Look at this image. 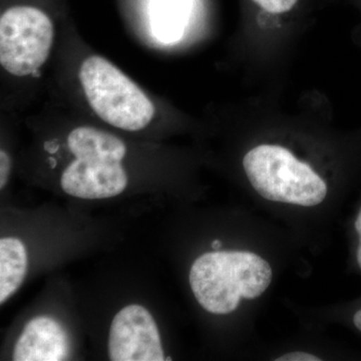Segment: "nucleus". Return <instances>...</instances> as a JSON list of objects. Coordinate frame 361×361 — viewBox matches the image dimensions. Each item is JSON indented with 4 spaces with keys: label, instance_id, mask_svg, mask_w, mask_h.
<instances>
[{
    "label": "nucleus",
    "instance_id": "obj_8",
    "mask_svg": "<svg viewBox=\"0 0 361 361\" xmlns=\"http://www.w3.org/2000/svg\"><path fill=\"white\" fill-rule=\"evenodd\" d=\"M193 0H149V25L163 44H176L182 39L191 14Z\"/></svg>",
    "mask_w": 361,
    "mask_h": 361
},
{
    "label": "nucleus",
    "instance_id": "obj_11",
    "mask_svg": "<svg viewBox=\"0 0 361 361\" xmlns=\"http://www.w3.org/2000/svg\"><path fill=\"white\" fill-rule=\"evenodd\" d=\"M11 171V159L6 151H0V188L6 186Z\"/></svg>",
    "mask_w": 361,
    "mask_h": 361
},
{
    "label": "nucleus",
    "instance_id": "obj_12",
    "mask_svg": "<svg viewBox=\"0 0 361 361\" xmlns=\"http://www.w3.org/2000/svg\"><path fill=\"white\" fill-rule=\"evenodd\" d=\"M276 361H320L317 356L310 355V353L295 351V353H289L287 355L280 356L275 360Z\"/></svg>",
    "mask_w": 361,
    "mask_h": 361
},
{
    "label": "nucleus",
    "instance_id": "obj_1",
    "mask_svg": "<svg viewBox=\"0 0 361 361\" xmlns=\"http://www.w3.org/2000/svg\"><path fill=\"white\" fill-rule=\"evenodd\" d=\"M189 281L204 310L226 315L238 308L241 298L262 295L272 281V269L252 252L217 250L196 259Z\"/></svg>",
    "mask_w": 361,
    "mask_h": 361
},
{
    "label": "nucleus",
    "instance_id": "obj_5",
    "mask_svg": "<svg viewBox=\"0 0 361 361\" xmlns=\"http://www.w3.org/2000/svg\"><path fill=\"white\" fill-rule=\"evenodd\" d=\"M54 42L49 16L32 6H14L0 18V63L16 77L35 73L44 65Z\"/></svg>",
    "mask_w": 361,
    "mask_h": 361
},
{
    "label": "nucleus",
    "instance_id": "obj_2",
    "mask_svg": "<svg viewBox=\"0 0 361 361\" xmlns=\"http://www.w3.org/2000/svg\"><path fill=\"white\" fill-rule=\"evenodd\" d=\"M68 147L75 160L63 171L61 185L70 196L99 200L118 196L128 186L122 161L127 147L115 135L92 127L71 130Z\"/></svg>",
    "mask_w": 361,
    "mask_h": 361
},
{
    "label": "nucleus",
    "instance_id": "obj_9",
    "mask_svg": "<svg viewBox=\"0 0 361 361\" xmlns=\"http://www.w3.org/2000/svg\"><path fill=\"white\" fill-rule=\"evenodd\" d=\"M27 269V251L23 242L13 237L0 240V304L20 289Z\"/></svg>",
    "mask_w": 361,
    "mask_h": 361
},
{
    "label": "nucleus",
    "instance_id": "obj_3",
    "mask_svg": "<svg viewBox=\"0 0 361 361\" xmlns=\"http://www.w3.org/2000/svg\"><path fill=\"white\" fill-rule=\"evenodd\" d=\"M243 166L252 187L266 200L312 207L326 197L324 180L283 147H256L244 157Z\"/></svg>",
    "mask_w": 361,
    "mask_h": 361
},
{
    "label": "nucleus",
    "instance_id": "obj_7",
    "mask_svg": "<svg viewBox=\"0 0 361 361\" xmlns=\"http://www.w3.org/2000/svg\"><path fill=\"white\" fill-rule=\"evenodd\" d=\"M71 342L63 325L47 316L25 325L13 350L16 361H61L70 355Z\"/></svg>",
    "mask_w": 361,
    "mask_h": 361
},
{
    "label": "nucleus",
    "instance_id": "obj_4",
    "mask_svg": "<svg viewBox=\"0 0 361 361\" xmlns=\"http://www.w3.org/2000/svg\"><path fill=\"white\" fill-rule=\"evenodd\" d=\"M80 80L92 110L118 129L141 130L151 123L155 106L123 71L102 56L85 59Z\"/></svg>",
    "mask_w": 361,
    "mask_h": 361
},
{
    "label": "nucleus",
    "instance_id": "obj_15",
    "mask_svg": "<svg viewBox=\"0 0 361 361\" xmlns=\"http://www.w3.org/2000/svg\"><path fill=\"white\" fill-rule=\"evenodd\" d=\"M222 247V242L220 240H214L212 242V248L214 250L217 251Z\"/></svg>",
    "mask_w": 361,
    "mask_h": 361
},
{
    "label": "nucleus",
    "instance_id": "obj_13",
    "mask_svg": "<svg viewBox=\"0 0 361 361\" xmlns=\"http://www.w3.org/2000/svg\"><path fill=\"white\" fill-rule=\"evenodd\" d=\"M355 229L356 232L360 235V246H358L356 256H357L358 265H360L361 269V209L360 213H358L357 219L355 221Z\"/></svg>",
    "mask_w": 361,
    "mask_h": 361
},
{
    "label": "nucleus",
    "instance_id": "obj_10",
    "mask_svg": "<svg viewBox=\"0 0 361 361\" xmlns=\"http://www.w3.org/2000/svg\"><path fill=\"white\" fill-rule=\"evenodd\" d=\"M261 8L270 13H283L290 11L298 0H253Z\"/></svg>",
    "mask_w": 361,
    "mask_h": 361
},
{
    "label": "nucleus",
    "instance_id": "obj_6",
    "mask_svg": "<svg viewBox=\"0 0 361 361\" xmlns=\"http://www.w3.org/2000/svg\"><path fill=\"white\" fill-rule=\"evenodd\" d=\"M109 356L113 361L166 360L155 319L137 304L126 306L111 322Z\"/></svg>",
    "mask_w": 361,
    "mask_h": 361
},
{
    "label": "nucleus",
    "instance_id": "obj_14",
    "mask_svg": "<svg viewBox=\"0 0 361 361\" xmlns=\"http://www.w3.org/2000/svg\"><path fill=\"white\" fill-rule=\"evenodd\" d=\"M353 323H355L356 329L361 332V310H358L353 316Z\"/></svg>",
    "mask_w": 361,
    "mask_h": 361
}]
</instances>
